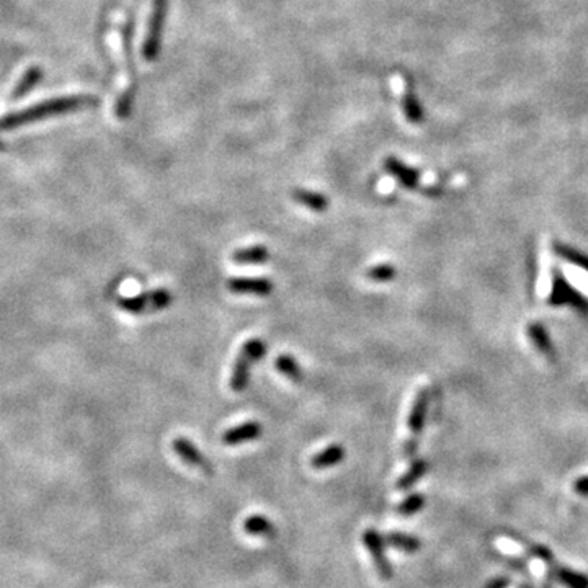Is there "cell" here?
<instances>
[{
  "instance_id": "obj_1",
  "label": "cell",
  "mask_w": 588,
  "mask_h": 588,
  "mask_svg": "<svg viewBox=\"0 0 588 588\" xmlns=\"http://www.w3.org/2000/svg\"><path fill=\"white\" fill-rule=\"evenodd\" d=\"M92 103H95V98L88 95L53 98V100H46L43 103H38V105L35 106H30V108L26 110H21L19 111V113L3 116V118H0V129L20 126V124L43 120L51 115H59V113H64V111L82 108V106H91Z\"/></svg>"
},
{
  "instance_id": "obj_2",
  "label": "cell",
  "mask_w": 588,
  "mask_h": 588,
  "mask_svg": "<svg viewBox=\"0 0 588 588\" xmlns=\"http://www.w3.org/2000/svg\"><path fill=\"white\" fill-rule=\"evenodd\" d=\"M267 353V343L262 339H250L240 348L239 357L234 361L231 372V389L234 392H242L250 383V371L255 363L262 360Z\"/></svg>"
},
{
  "instance_id": "obj_3",
  "label": "cell",
  "mask_w": 588,
  "mask_h": 588,
  "mask_svg": "<svg viewBox=\"0 0 588 588\" xmlns=\"http://www.w3.org/2000/svg\"><path fill=\"white\" fill-rule=\"evenodd\" d=\"M167 7L169 0H152L151 17L149 21H147L144 43H142V57H144L147 62L155 61L157 56H159Z\"/></svg>"
},
{
  "instance_id": "obj_4",
  "label": "cell",
  "mask_w": 588,
  "mask_h": 588,
  "mask_svg": "<svg viewBox=\"0 0 588 588\" xmlns=\"http://www.w3.org/2000/svg\"><path fill=\"white\" fill-rule=\"evenodd\" d=\"M428 389H420L419 392H417L410 415H408V430H410V435H408L407 442L404 444V456L406 457H414L417 448H419V439L421 432H424L426 410H428Z\"/></svg>"
},
{
  "instance_id": "obj_5",
  "label": "cell",
  "mask_w": 588,
  "mask_h": 588,
  "mask_svg": "<svg viewBox=\"0 0 588 588\" xmlns=\"http://www.w3.org/2000/svg\"><path fill=\"white\" fill-rule=\"evenodd\" d=\"M547 303L551 306H570L582 314H588V299L572 288L558 270H552V291Z\"/></svg>"
},
{
  "instance_id": "obj_6",
  "label": "cell",
  "mask_w": 588,
  "mask_h": 588,
  "mask_svg": "<svg viewBox=\"0 0 588 588\" xmlns=\"http://www.w3.org/2000/svg\"><path fill=\"white\" fill-rule=\"evenodd\" d=\"M170 304H172V294H170V291L164 288L134 296V298H123L120 301V306L123 307L124 311L133 314L162 311V309L169 307Z\"/></svg>"
},
{
  "instance_id": "obj_7",
  "label": "cell",
  "mask_w": 588,
  "mask_h": 588,
  "mask_svg": "<svg viewBox=\"0 0 588 588\" xmlns=\"http://www.w3.org/2000/svg\"><path fill=\"white\" fill-rule=\"evenodd\" d=\"M363 542H365L366 549L370 551L372 564H374L376 570H378L379 577L384 578V580H390L394 576V570L390 567L388 558H386L384 554V542L381 534L374 531V529H366V531L363 533Z\"/></svg>"
},
{
  "instance_id": "obj_8",
  "label": "cell",
  "mask_w": 588,
  "mask_h": 588,
  "mask_svg": "<svg viewBox=\"0 0 588 588\" xmlns=\"http://www.w3.org/2000/svg\"><path fill=\"white\" fill-rule=\"evenodd\" d=\"M227 290L236 294L250 296H270L273 293V283L267 278H232L227 281Z\"/></svg>"
},
{
  "instance_id": "obj_9",
  "label": "cell",
  "mask_w": 588,
  "mask_h": 588,
  "mask_svg": "<svg viewBox=\"0 0 588 588\" xmlns=\"http://www.w3.org/2000/svg\"><path fill=\"white\" fill-rule=\"evenodd\" d=\"M172 446H173V451L177 453V455L180 456L187 464L193 466V468H198L206 474L213 473V466H211V462L206 459L203 453H201L198 448L190 442V439L175 438Z\"/></svg>"
},
{
  "instance_id": "obj_10",
  "label": "cell",
  "mask_w": 588,
  "mask_h": 588,
  "mask_svg": "<svg viewBox=\"0 0 588 588\" xmlns=\"http://www.w3.org/2000/svg\"><path fill=\"white\" fill-rule=\"evenodd\" d=\"M384 169L389 175L396 177L397 182L401 183L404 188H407V190H415V188L419 187L420 183L419 170L408 167V165L401 162V160L396 159V157L392 155L386 157Z\"/></svg>"
},
{
  "instance_id": "obj_11",
  "label": "cell",
  "mask_w": 588,
  "mask_h": 588,
  "mask_svg": "<svg viewBox=\"0 0 588 588\" xmlns=\"http://www.w3.org/2000/svg\"><path fill=\"white\" fill-rule=\"evenodd\" d=\"M262 435V425L258 421H245L237 426L229 428L226 433L222 435V442L227 446H237V444L254 442Z\"/></svg>"
},
{
  "instance_id": "obj_12",
  "label": "cell",
  "mask_w": 588,
  "mask_h": 588,
  "mask_svg": "<svg viewBox=\"0 0 588 588\" xmlns=\"http://www.w3.org/2000/svg\"><path fill=\"white\" fill-rule=\"evenodd\" d=\"M547 567L552 570L556 580L562 583L564 587L588 588V576H585V573L577 572V570H572L569 567H564V565L554 564V560H552V562H547Z\"/></svg>"
},
{
  "instance_id": "obj_13",
  "label": "cell",
  "mask_w": 588,
  "mask_h": 588,
  "mask_svg": "<svg viewBox=\"0 0 588 588\" xmlns=\"http://www.w3.org/2000/svg\"><path fill=\"white\" fill-rule=\"evenodd\" d=\"M293 200L296 203L306 206V208L314 211V213H324L330 205V201L325 195H322V193L319 191L306 190V188H296L293 191Z\"/></svg>"
},
{
  "instance_id": "obj_14",
  "label": "cell",
  "mask_w": 588,
  "mask_h": 588,
  "mask_svg": "<svg viewBox=\"0 0 588 588\" xmlns=\"http://www.w3.org/2000/svg\"><path fill=\"white\" fill-rule=\"evenodd\" d=\"M270 260V252L265 245L242 247L232 254V262L237 265H263Z\"/></svg>"
},
{
  "instance_id": "obj_15",
  "label": "cell",
  "mask_w": 588,
  "mask_h": 588,
  "mask_svg": "<svg viewBox=\"0 0 588 588\" xmlns=\"http://www.w3.org/2000/svg\"><path fill=\"white\" fill-rule=\"evenodd\" d=\"M345 457V448L342 444H330V446H327L325 450H322L321 453H317V455L312 456L311 459V466L316 469H327V468H334V466L340 464V462L343 461Z\"/></svg>"
},
{
  "instance_id": "obj_16",
  "label": "cell",
  "mask_w": 588,
  "mask_h": 588,
  "mask_svg": "<svg viewBox=\"0 0 588 588\" xmlns=\"http://www.w3.org/2000/svg\"><path fill=\"white\" fill-rule=\"evenodd\" d=\"M528 335L529 339H531L534 347L540 350L546 358H551L552 360V358L556 357L554 345H552L551 336L544 329V325L540 324V322H531V324L528 325Z\"/></svg>"
},
{
  "instance_id": "obj_17",
  "label": "cell",
  "mask_w": 588,
  "mask_h": 588,
  "mask_svg": "<svg viewBox=\"0 0 588 588\" xmlns=\"http://www.w3.org/2000/svg\"><path fill=\"white\" fill-rule=\"evenodd\" d=\"M244 529L252 536L267 538V540H275L276 538V528L273 527V523L267 516L262 515L249 516L244 522Z\"/></svg>"
},
{
  "instance_id": "obj_18",
  "label": "cell",
  "mask_w": 588,
  "mask_h": 588,
  "mask_svg": "<svg viewBox=\"0 0 588 588\" xmlns=\"http://www.w3.org/2000/svg\"><path fill=\"white\" fill-rule=\"evenodd\" d=\"M426 471H428V462H426L425 459H417L412 462V466L408 468V471H406V473H404L397 480L399 491H408V489L414 487L415 484L426 474Z\"/></svg>"
},
{
  "instance_id": "obj_19",
  "label": "cell",
  "mask_w": 588,
  "mask_h": 588,
  "mask_svg": "<svg viewBox=\"0 0 588 588\" xmlns=\"http://www.w3.org/2000/svg\"><path fill=\"white\" fill-rule=\"evenodd\" d=\"M386 541H388V544L396 547V549L402 552H407V554L419 552L421 547V542L419 538L412 536V534H407V533H401V531L389 533L388 536H386Z\"/></svg>"
},
{
  "instance_id": "obj_20",
  "label": "cell",
  "mask_w": 588,
  "mask_h": 588,
  "mask_svg": "<svg viewBox=\"0 0 588 588\" xmlns=\"http://www.w3.org/2000/svg\"><path fill=\"white\" fill-rule=\"evenodd\" d=\"M402 111L404 115H406L407 121H410V123L414 124H420L424 123V108H421L419 98L414 95V92L407 91L404 93L402 97Z\"/></svg>"
},
{
  "instance_id": "obj_21",
  "label": "cell",
  "mask_w": 588,
  "mask_h": 588,
  "mask_svg": "<svg viewBox=\"0 0 588 588\" xmlns=\"http://www.w3.org/2000/svg\"><path fill=\"white\" fill-rule=\"evenodd\" d=\"M275 366L283 376H286V378L293 381V383H301L304 378L303 370H301L298 361H296L291 354H280V357L276 358Z\"/></svg>"
},
{
  "instance_id": "obj_22",
  "label": "cell",
  "mask_w": 588,
  "mask_h": 588,
  "mask_svg": "<svg viewBox=\"0 0 588 588\" xmlns=\"http://www.w3.org/2000/svg\"><path fill=\"white\" fill-rule=\"evenodd\" d=\"M554 252L558 254L559 257H562L564 260H567L569 263L576 265V267L588 272V255L587 254H582L580 250L572 249V247H569V245H565V244H556L554 245Z\"/></svg>"
},
{
  "instance_id": "obj_23",
  "label": "cell",
  "mask_w": 588,
  "mask_h": 588,
  "mask_svg": "<svg viewBox=\"0 0 588 588\" xmlns=\"http://www.w3.org/2000/svg\"><path fill=\"white\" fill-rule=\"evenodd\" d=\"M39 77H41V69H39V67H30V69L26 70V73L23 75H21L20 82L17 84V87L13 88L12 98L23 97L25 93L28 92L35 84L38 82Z\"/></svg>"
},
{
  "instance_id": "obj_24",
  "label": "cell",
  "mask_w": 588,
  "mask_h": 588,
  "mask_svg": "<svg viewBox=\"0 0 588 588\" xmlns=\"http://www.w3.org/2000/svg\"><path fill=\"white\" fill-rule=\"evenodd\" d=\"M425 506V497L421 493H412L408 495L406 500L401 502V505L397 506V513L402 516H412Z\"/></svg>"
},
{
  "instance_id": "obj_25",
  "label": "cell",
  "mask_w": 588,
  "mask_h": 588,
  "mask_svg": "<svg viewBox=\"0 0 588 588\" xmlns=\"http://www.w3.org/2000/svg\"><path fill=\"white\" fill-rule=\"evenodd\" d=\"M397 275V270L392 267V265L383 263V265H376V267H371L370 270L366 272V276L370 278L371 281L376 283H388L392 281L394 278Z\"/></svg>"
},
{
  "instance_id": "obj_26",
  "label": "cell",
  "mask_w": 588,
  "mask_h": 588,
  "mask_svg": "<svg viewBox=\"0 0 588 588\" xmlns=\"http://www.w3.org/2000/svg\"><path fill=\"white\" fill-rule=\"evenodd\" d=\"M131 106H133V92L126 91L118 98V100H116V115H118L121 120H124L129 115V111H131Z\"/></svg>"
},
{
  "instance_id": "obj_27",
  "label": "cell",
  "mask_w": 588,
  "mask_h": 588,
  "mask_svg": "<svg viewBox=\"0 0 588 588\" xmlns=\"http://www.w3.org/2000/svg\"><path fill=\"white\" fill-rule=\"evenodd\" d=\"M573 491H576L578 495L588 497V475L578 477L576 482H573Z\"/></svg>"
},
{
  "instance_id": "obj_28",
  "label": "cell",
  "mask_w": 588,
  "mask_h": 588,
  "mask_svg": "<svg viewBox=\"0 0 588 588\" xmlns=\"http://www.w3.org/2000/svg\"><path fill=\"white\" fill-rule=\"evenodd\" d=\"M509 585H510L509 578L498 577V578H493L492 582H489V585L486 588H509Z\"/></svg>"
}]
</instances>
